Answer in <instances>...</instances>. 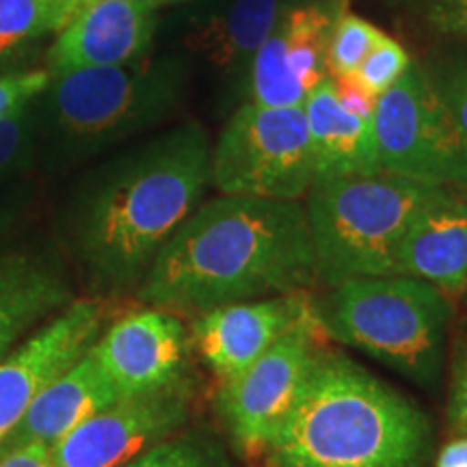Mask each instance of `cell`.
I'll return each instance as SVG.
<instances>
[{
    "label": "cell",
    "mask_w": 467,
    "mask_h": 467,
    "mask_svg": "<svg viewBox=\"0 0 467 467\" xmlns=\"http://www.w3.org/2000/svg\"><path fill=\"white\" fill-rule=\"evenodd\" d=\"M210 139L200 121L167 130L96 169L67 210V241L93 288L141 284L159 251L210 184Z\"/></svg>",
    "instance_id": "cell-2"
},
{
    "label": "cell",
    "mask_w": 467,
    "mask_h": 467,
    "mask_svg": "<svg viewBox=\"0 0 467 467\" xmlns=\"http://www.w3.org/2000/svg\"><path fill=\"white\" fill-rule=\"evenodd\" d=\"M76 11V0H0V61L58 33Z\"/></svg>",
    "instance_id": "cell-21"
},
{
    "label": "cell",
    "mask_w": 467,
    "mask_h": 467,
    "mask_svg": "<svg viewBox=\"0 0 467 467\" xmlns=\"http://www.w3.org/2000/svg\"><path fill=\"white\" fill-rule=\"evenodd\" d=\"M290 0H202L189 46L232 83H247L251 63Z\"/></svg>",
    "instance_id": "cell-17"
},
{
    "label": "cell",
    "mask_w": 467,
    "mask_h": 467,
    "mask_svg": "<svg viewBox=\"0 0 467 467\" xmlns=\"http://www.w3.org/2000/svg\"><path fill=\"white\" fill-rule=\"evenodd\" d=\"M431 454L422 409L327 348L265 448L266 467H426Z\"/></svg>",
    "instance_id": "cell-3"
},
{
    "label": "cell",
    "mask_w": 467,
    "mask_h": 467,
    "mask_svg": "<svg viewBox=\"0 0 467 467\" xmlns=\"http://www.w3.org/2000/svg\"><path fill=\"white\" fill-rule=\"evenodd\" d=\"M124 467H234L227 452L206 435L169 437Z\"/></svg>",
    "instance_id": "cell-23"
},
{
    "label": "cell",
    "mask_w": 467,
    "mask_h": 467,
    "mask_svg": "<svg viewBox=\"0 0 467 467\" xmlns=\"http://www.w3.org/2000/svg\"><path fill=\"white\" fill-rule=\"evenodd\" d=\"M0 467H52L48 443H25L0 452Z\"/></svg>",
    "instance_id": "cell-31"
},
{
    "label": "cell",
    "mask_w": 467,
    "mask_h": 467,
    "mask_svg": "<svg viewBox=\"0 0 467 467\" xmlns=\"http://www.w3.org/2000/svg\"><path fill=\"white\" fill-rule=\"evenodd\" d=\"M11 223H14V210L3 208L0 210V244H3L5 238H7V232Z\"/></svg>",
    "instance_id": "cell-33"
},
{
    "label": "cell",
    "mask_w": 467,
    "mask_h": 467,
    "mask_svg": "<svg viewBox=\"0 0 467 467\" xmlns=\"http://www.w3.org/2000/svg\"><path fill=\"white\" fill-rule=\"evenodd\" d=\"M317 282L301 202L219 195L189 214L139 284L161 309L210 312Z\"/></svg>",
    "instance_id": "cell-1"
},
{
    "label": "cell",
    "mask_w": 467,
    "mask_h": 467,
    "mask_svg": "<svg viewBox=\"0 0 467 467\" xmlns=\"http://www.w3.org/2000/svg\"><path fill=\"white\" fill-rule=\"evenodd\" d=\"M424 67L467 148V48L435 57Z\"/></svg>",
    "instance_id": "cell-25"
},
{
    "label": "cell",
    "mask_w": 467,
    "mask_h": 467,
    "mask_svg": "<svg viewBox=\"0 0 467 467\" xmlns=\"http://www.w3.org/2000/svg\"><path fill=\"white\" fill-rule=\"evenodd\" d=\"M210 182L221 195L299 202L314 182L303 107L244 102L210 154Z\"/></svg>",
    "instance_id": "cell-7"
},
{
    "label": "cell",
    "mask_w": 467,
    "mask_h": 467,
    "mask_svg": "<svg viewBox=\"0 0 467 467\" xmlns=\"http://www.w3.org/2000/svg\"><path fill=\"white\" fill-rule=\"evenodd\" d=\"M89 3H96V0H76V5H78V9L85 7V5H89ZM159 3H165V0H159Z\"/></svg>",
    "instance_id": "cell-34"
},
{
    "label": "cell",
    "mask_w": 467,
    "mask_h": 467,
    "mask_svg": "<svg viewBox=\"0 0 467 467\" xmlns=\"http://www.w3.org/2000/svg\"><path fill=\"white\" fill-rule=\"evenodd\" d=\"M186 63L139 58L126 66L76 69L50 80L46 110L69 151H91L161 124L180 107Z\"/></svg>",
    "instance_id": "cell-6"
},
{
    "label": "cell",
    "mask_w": 467,
    "mask_h": 467,
    "mask_svg": "<svg viewBox=\"0 0 467 467\" xmlns=\"http://www.w3.org/2000/svg\"><path fill=\"white\" fill-rule=\"evenodd\" d=\"M320 336L323 329L309 306L306 317L247 370L221 383L217 411L236 446L249 452H265L325 350Z\"/></svg>",
    "instance_id": "cell-9"
},
{
    "label": "cell",
    "mask_w": 467,
    "mask_h": 467,
    "mask_svg": "<svg viewBox=\"0 0 467 467\" xmlns=\"http://www.w3.org/2000/svg\"><path fill=\"white\" fill-rule=\"evenodd\" d=\"M348 0H290L251 63V102L262 107H303L327 78V46Z\"/></svg>",
    "instance_id": "cell-11"
},
{
    "label": "cell",
    "mask_w": 467,
    "mask_h": 467,
    "mask_svg": "<svg viewBox=\"0 0 467 467\" xmlns=\"http://www.w3.org/2000/svg\"><path fill=\"white\" fill-rule=\"evenodd\" d=\"M52 76L48 69L14 72L0 76V121L28 107L35 98L48 89Z\"/></svg>",
    "instance_id": "cell-28"
},
{
    "label": "cell",
    "mask_w": 467,
    "mask_h": 467,
    "mask_svg": "<svg viewBox=\"0 0 467 467\" xmlns=\"http://www.w3.org/2000/svg\"><path fill=\"white\" fill-rule=\"evenodd\" d=\"M331 83H334V91L337 102L342 104V109H347L348 113L366 117V119H375V109L379 96H375L368 87L361 83L355 74L350 76H331Z\"/></svg>",
    "instance_id": "cell-30"
},
{
    "label": "cell",
    "mask_w": 467,
    "mask_h": 467,
    "mask_svg": "<svg viewBox=\"0 0 467 467\" xmlns=\"http://www.w3.org/2000/svg\"><path fill=\"white\" fill-rule=\"evenodd\" d=\"M435 467H467V437H452L437 454Z\"/></svg>",
    "instance_id": "cell-32"
},
{
    "label": "cell",
    "mask_w": 467,
    "mask_h": 467,
    "mask_svg": "<svg viewBox=\"0 0 467 467\" xmlns=\"http://www.w3.org/2000/svg\"><path fill=\"white\" fill-rule=\"evenodd\" d=\"M42 115L31 109V104L17 110L7 119L0 121V186L22 171L31 161L35 141H37V126L42 124Z\"/></svg>",
    "instance_id": "cell-26"
},
{
    "label": "cell",
    "mask_w": 467,
    "mask_h": 467,
    "mask_svg": "<svg viewBox=\"0 0 467 467\" xmlns=\"http://www.w3.org/2000/svg\"><path fill=\"white\" fill-rule=\"evenodd\" d=\"M161 5L159 0H96L80 7L52 44L50 76L143 58L159 26Z\"/></svg>",
    "instance_id": "cell-14"
},
{
    "label": "cell",
    "mask_w": 467,
    "mask_h": 467,
    "mask_svg": "<svg viewBox=\"0 0 467 467\" xmlns=\"http://www.w3.org/2000/svg\"><path fill=\"white\" fill-rule=\"evenodd\" d=\"M303 110H306L309 143H312L314 182L361 178L381 171L375 119H366L342 109L331 76L320 80L307 93Z\"/></svg>",
    "instance_id": "cell-18"
},
{
    "label": "cell",
    "mask_w": 467,
    "mask_h": 467,
    "mask_svg": "<svg viewBox=\"0 0 467 467\" xmlns=\"http://www.w3.org/2000/svg\"><path fill=\"white\" fill-rule=\"evenodd\" d=\"M303 292L214 307L195 318L191 342L221 383L232 381L306 317Z\"/></svg>",
    "instance_id": "cell-15"
},
{
    "label": "cell",
    "mask_w": 467,
    "mask_h": 467,
    "mask_svg": "<svg viewBox=\"0 0 467 467\" xmlns=\"http://www.w3.org/2000/svg\"><path fill=\"white\" fill-rule=\"evenodd\" d=\"M411 25L441 39L467 44V0H392Z\"/></svg>",
    "instance_id": "cell-24"
},
{
    "label": "cell",
    "mask_w": 467,
    "mask_h": 467,
    "mask_svg": "<svg viewBox=\"0 0 467 467\" xmlns=\"http://www.w3.org/2000/svg\"><path fill=\"white\" fill-rule=\"evenodd\" d=\"M67 301L66 277L48 255L31 251L0 255V361L26 329Z\"/></svg>",
    "instance_id": "cell-20"
},
{
    "label": "cell",
    "mask_w": 467,
    "mask_h": 467,
    "mask_svg": "<svg viewBox=\"0 0 467 467\" xmlns=\"http://www.w3.org/2000/svg\"><path fill=\"white\" fill-rule=\"evenodd\" d=\"M192 381L121 396L50 446L52 467H124L167 441L191 416Z\"/></svg>",
    "instance_id": "cell-10"
},
{
    "label": "cell",
    "mask_w": 467,
    "mask_h": 467,
    "mask_svg": "<svg viewBox=\"0 0 467 467\" xmlns=\"http://www.w3.org/2000/svg\"><path fill=\"white\" fill-rule=\"evenodd\" d=\"M411 61L413 58L409 57L405 46L392 37H388V35H383L375 48L370 50V55L364 58V63H361L355 76L375 96H381L383 91H388L407 72Z\"/></svg>",
    "instance_id": "cell-27"
},
{
    "label": "cell",
    "mask_w": 467,
    "mask_h": 467,
    "mask_svg": "<svg viewBox=\"0 0 467 467\" xmlns=\"http://www.w3.org/2000/svg\"><path fill=\"white\" fill-rule=\"evenodd\" d=\"M440 189L388 171L314 182L303 206L317 282L334 288L348 279L394 275L409 225Z\"/></svg>",
    "instance_id": "cell-5"
},
{
    "label": "cell",
    "mask_w": 467,
    "mask_h": 467,
    "mask_svg": "<svg viewBox=\"0 0 467 467\" xmlns=\"http://www.w3.org/2000/svg\"><path fill=\"white\" fill-rule=\"evenodd\" d=\"M312 309L323 334L420 388L440 385L452 320L446 292L413 277H359L329 288Z\"/></svg>",
    "instance_id": "cell-4"
},
{
    "label": "cell",
    "mask_w": 467,
    "mask_h": 467,
    "mask_svg": "<svg viewBox=\"0 0 467 467\" xmlns=\"http://www.w3.org/2000/svg\"><path fill=\"white\" fill-rule=\"evenodd\" d=\"M375 137L381 171L467 189V148L422 61L379 96Z\"/></svg>",
    "instance_id": "cell-8"
},
{
    "label": "cell",
    "mask_w": 467,
    "mask_h": 467,
    "mask_svg": "<svg viewBox=\"0 0 467 467\" xmlns=\"http://www.w3.org/2000/svg\"><path fill=\"white\" fill-rule=\"evenodd\" d=\"M394 275L441 292H467V200L440 189L418 210L396 254Z\"/></svg>",
    "instance_id": "cell-16"
},
{
    "label": "cell",
    "mask_w": 467,
    "mask_h": 467,
    "mask_svg": "<svg viewBox=\"0 0 467 467\" xmlns=\"http://www.w3.org/2000/svg\"><path fill=\"white\" fill-rule=\"evenodd\" d=\"M383 35L381 28L368 22L366 17L347 9L337 17L334 31H331L329 46H327V72L334 78L358 74L364 58L370 55V50Z\"/></svg>",
    "instance_id": "cell-22"
},
{
    "label": "cell",
    "mask_w": 467,
    "mask_h": 467,
    "mask_svg": "<svg viewBox=\"0 0 467 467\" xmlns=\"http://www.w3.org/2000/svg\"><path fill=\"white\" fill-rule=\"evenodd\" d=\"M104 306L83 299L52 318L39 334L0 361V446L14 433L33 400L98 342Z\"/></svg>",
    "instance_id": "cell-12"
},
{
    "label": "cell",
    "mask_w": 467,
    "mask_h": 467,
    "mask_svg": "<svg viewBox=\"0 0 467 467\" xmlns=\"http://www.w3.org/2000/svg\"><path fill=\"white\" fill-rule=\"evenodd\" d=\"M117 399L121 396L89 350L33 400L0 452L33 441L52 446Z\"/></svg>",
    "instance_id": "cell-19"
},
{
    "label": "cell",
    "mask_w": 467,
    "mask_h": 467,
    "mask_svg": "<svg viewBox=\"0 0 467 467\" xmlns=\"http://www.w3.org/2000/svg\"><path fill=\"white\" fill-rule=\"evenodd\" d=\"M446 416L454 437H467V331L452 353Z\"/></svg>",
    "instance_id": "cell-29"
},
{
    "label": "cell",
    "mask_w": 467,
    "mask_h": 467,
    "mask_svg": "<svg viewBox=\"0 0 467 467\" xmlns=\"http://www.w3.org/2000/svg\"><path fill=\"white\" fill-rule=\"evenodd\" d=\"M191 336L167 309H141L110 325L91 350L119 396H139L184 381Z\"/></svg>",
    "instance_id": "cell-13"
}]
</instances>
